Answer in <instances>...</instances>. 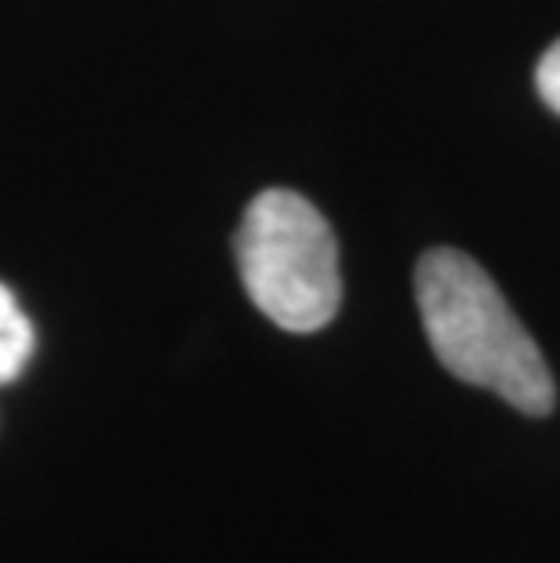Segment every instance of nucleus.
Instances as JSON below:
<instances>
[{"label": "nucleus", "instance_id": "nucleus-1", "mask_svg": "<svg viewBox=\"0 0 560 563\" xmlns=\"http://www.w3.org/2000/svg\"><path fill=\"white\" fill-rule=\"evenodd\" d=\"M415 298L433 356L459 382L495 393L524 415L553 411L550 364L476 258L455 247L426 251L415 266Z\"/></svg>", "mask_w": 560, "mask_h": 563}, {"label": "nucleus", "instance_id": "nucleus-3", "mask_svg": "<svg viewBox=\"0 0 560 563\" xmlns=\"http://www.w3.org/2000/svg\"><path fill=\"white\" fill-rule=\"evenodd\" d=\"M33 356V323L22 313L19 298L0 284V386L15 382Z\"/></svg>", "mask_w": 560, "mask_h": 563}, {"label": "nucleus", "instance_id": "nucleus-4", "mask_svg": "<svg viewBox=\"0 0 560 563\" xmlns=\"http://www.w3.org/2000/svg\"><path fill=\"white\" fill-rule=\"evenodd\" d=\"M535 88H539L542 102L550 106L553 113H560V41L546 47V55L539 58V69H535Z\"/></svg>", "mask_w": 560, "mask_h": 563}, {"label": "nucleus", "instance_id": "nucleus-2", "mask_svg": "<svg viewBox=\"0 0 560 563\" xmlns=\"http://www.w3.org/2000/svg\"><path fill=\"white\" fill-rule=\"evenodd\" d=\"M244 291L277 328L309 334L328 328L342 302L339 244L328 219L292 189H266L248 203L237 230Z\"/></svg>", "mask_w": 560, "mask_h": 563}]
</instances>
